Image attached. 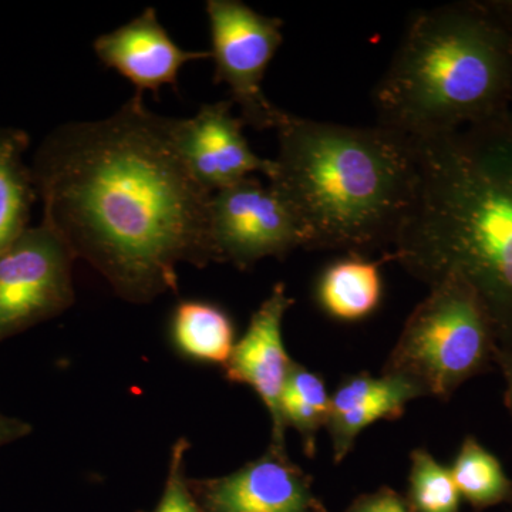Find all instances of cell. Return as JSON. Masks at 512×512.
I'll use <instances>...</instances> for the list:
<instances>
[{"label": "cell", "mask_w": 512, "mask_h": 512, "mask_svg": "<svg viewBox=\"0 0 512 512\" xmlns=\"http://www.w3.org/2000/svg\"><path fill=\"white\" fill-rule=\"evenodd\" d=\"M45 222L123 301L178 293V266L215 262L212 194L178 153L173 119L134 94L101 120L64 124L37 167Z\"/></svg>", "instance_id": "obj_1"}, {"label": "cell", "mask_w": 512, "mask_h": 512, "mask_svg": "<svg viewBox=\"0 0 512 512\" xmlns=\"http://www.w3.org/2000/svg\"><path fill=\"white\" fill-rule=\"evenodd\" d=\"M269 187L285 201L305 248L394 244L416 202L419 150L380 126L352 127L285 111Z\"/></svg>", "instance_id": "obj_2"}, {"label": "cell", "mask_w": 512, "mask_h": 512, "mask_svg": "<svg viewBox=\"0 0 512 512\" xmlns=\"http://www.w3.org/2000/svg\"><path fill=\"white\" fill-rule=\"evenodd\" d=\"M503 49L480 22L454 8L421 10L376 86L380 126L413 140L453 133L494 99Z\"/></svg>", "instance_id": "obj_3"}, {"label": "cell", "mask_w": 512, "mask_h": 512, "mask_svg": "<svg viewBox=\"0 0 512 512\" xmlns=\"http://www.w3.org/2000/svg\"><path fill=\"white\" fill-rule=\"evenodd\" d=\"M485 328L476 296L458 278L431 286L404 329L392 375L433 394H446L483 357Z\"/></svg>", "instance_id": "obj_4"}, {"label": "cell", "mask_w": 512, "mask_h": 512, "mask_svg": "<svg viewBox=\"0 0 512 512\" xmlns=\"http://www.w3.org/2000/svg\"><path fill=\"white\" fill-rule=\"evenodd\" d=\"M211 59L217 84H227L245 126L275 130L285 110L264 93L266 70L284 43V22L261 15L239 0H208Z\"/></svg>", "instance_id": "obj_5"}, {"label": "cell", "mask_w": 512, "mask_h": 512, "mask_svg": "<svg viewBox=\"0 0 512 512\" xmlns=\"http://www.w3.org/2000/svg\"><path fill=\"white\" fill-rule=\"evenodd\" d=\"M76 259L66 239L47 222L26 229L0 254V340L73 305Z\"/></svg>", "instance_id": "obj_6"}, {"label": "cell", "mask_w": 512, "mask_h": 512, "mask_svg": "<svg viewBox=\"0 0 512 512\" xmlns=\"http://www.w3.org/2000/svg\"><path fill=\"white\" fill-rule=\"evenodd\" d=\"M210 234L215 262L239 269L305 248L302 229L288 205L255 177L212 194Z\"/></svg>", "instance_id": "obj_7"}, {"label": "cell", "mask_w": 512, "mask_h": 512, "mask_svg": "<svg viewBox=\"0 0 512 512\" xmlns=\"http://www.w3.org/2000/svg\"><path fill=\"white\" fill-rule=\"evenodd\" d=\"M231 100L204 104L190 119H173L178 153L205 190H224L254 174L274 173V160L256 156L244 134L245 123L232 113Z\"/></svg>", "instance_id": "obj_8"}, {"label": "cell", "mask_w": 512, "mask_h": 512, "mask_svg": "<svg viewBox=\"0 0 512 512\" xmlns=\"http://www.w3.org/2000/svg\"><path fill=\"white\" fill-rule=\"evenodd\" d=\"M292 303L285 285H276L252 315L224 366L229 382L247 384L264 402L272 419V448L279 451H285L282 396L293 363L286 353L282 323Z\"/></svg>", "instance_id": "obj_9"}, {"label": "cell", "mask_w": 512, "mask_h": 512, "mask_svg": "<svg viewBox=\"0 0 512 512\" xmlns=\"http://www.w3.org/2000/svg\"><path fill=\"white\" fill-rule=\"evenodd\" d=\"M93 50L104 66L133 84L136 93L154 96L165 86L177 89L178 76L188 63L211 59L210 50L178 46L154 8L144 9L126 25L97 37Z\"/></svg>", "instance_id": "obj_10"}, {"label": "cell", "mask_w": 512, "mask_h": 512, "mask_svg": "<svg viewBox=\"0 0 512 512\" xmlns=\"http://www.w3.org/2000/svg\"><path fill=\"white\" fill-rule=\"evenodd\" d=\"M188 483L201 512H308L312 503L298 468L272 447L235 473Z\"/></svg>", "instance_id": "obj_11"}, {"label": "cell", "mask_w": 512, "mask_h": 512, "mask_svg": "<svg viewBox=\"0 0 512 512\" xmlns=\"http://www.w3.org/2000/svg\"><path fill=\"white\" fill-rule=\"evenodd\" d=\"M175 350L185 359L225 366L235 346L231 316L217 303L184 299L175 306L170 322Z\"/></svg>", "instance_id": "obj_12"}, {"label": "cell", "mask_w": 512, "mask_h": 512, "mask_svg": "<svg viewBox=\"0 0 512 512\" xmlns=\"http://www.w3.org/2000/svg\"><path fill=\"white\" fill-rule=\"evenodd\" d=\"M318 293L320 305L333 318H366L375 311L382 296L379 265L362 258L336 262L320 279Z\"/></svg>", "instance_id": "obj_13"}, {"label": "cell", "mask_w": 512, "mask_h": 512, "mask_svg": "<svg viewBox=\"0 0 512 512\" xmlns=\"http://www.w3.org/2000/svg\"><path fill=\"white\" fill-rule=\"evenodd\" d=\"M25 140L0 134V254L26 231L30 200L29 175L22 163Z\"/></svg>", "instance_id": "obj_14"}, {"label": "cell", "mask_w": 512, "mask_h": 512, "mask_svg": "<svg viewBox=\"0 0 512 512\" xmlns=\"http://www.w3.org/2000/svg\"><path fill=\"white\" fill-rule=\"evenodd\" d=\"M330 397L320 377L292 363L282 396V417L286 426L302 434L306 453L313 450L316 430L329 420Z\"/></svg>", "instance_id": "obj_15"}, {"label": "cell", "mask_w": 512, "mask_h": 512, "mask_svg": "<svg viewBox=\"0 0 512 512\" xmlns=\"http://www.w3.org/2000/svg\"><path fill=\"white\" fill-rule=\"evenodd\" d=\"M450 471L458 493L471 503H495L507 493V477L497 458L474 440L463 444Z\"/></svg>", "instance_id": "obj_16"}, {"label": "cell", "mask_w": 512, "mask_h": 512, "mask_svg": "<svg viewBox=\"0 0 512 512\" xmlns=\"http://www.w3.org/2000/svg\"><path fill=\"white\" fill-rule=\"evenodd\" d=\"M412 500L419 512H457L460 493L454 483L451 471L444 468L426 453L417 450L413 454Z\"/></svg>", "instance_id": "obj_17"}, {"label": "cell", "mask_w": 512, "mask_h": 512, "mask_svg": "<svg viewBox=\"0 0 512 512\" xmlns=\"http://www.w3.org/2000/svg\"><path fill=\"white\" fill-rule=\"evenodd\" d=\"M420 393L423 392L417 386L407 387L389 396L359 404L348 412L329 419L333 443H335L336 460H342L345 457L360 431L377 420L399 416L404 404L419 396Z\"/></svg>", "instance_id": "obj_18"}, {"label": "cell", "mask_w": 512, "mask_h": 512, "mask_svg": "<svg viewBox=\"0 0 512 512\" xmlns=\"http://www.w3.org/2000/svg\"><path fill=\"white\" fill-rule=\"evenodd\" d=\"M190 448V441L185 437H180L171 447L163 494L154 510L150 512H201L192 494L188 483L190 478L187 477L185 470V458Z\"/></svg>", "instance_id": "obj_19"}, {"label": "cell", "mask_w": 512, "mask_h": 512, "mask_svg": "<svg viewBox=\"0 0 512 512\" xmlns=\"http://www.w3.org/2000/svg\"><path fill=\"white\" fill-rule=\"evenodd\" d=\"M32 430V424H29L28 421L6 416L0 412V447L29 436Z\"/></svg>", "instance_id": "obj_20"}, {"label": "cell", "mask_w": 512, "mask_h": 512, "mask_svg": "<svg viewBox=\"0 0 512 512\" xmlns=\"http://www.w3.org/2000/svg\"><path fill=\"white\" fill-rule=\"evenodd\" d=\"M352 512H409L394 494L383 493L363 501Z\"/></svg>", "instance_id": "obj_21"}]
</instances>
